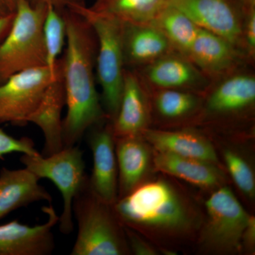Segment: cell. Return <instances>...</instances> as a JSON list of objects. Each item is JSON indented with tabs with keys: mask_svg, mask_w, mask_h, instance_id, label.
<instances>
[{
	"mask_svg": "<svg viewBox=\"0 0 255 255\" xmlns=\"http://www.w3.org/2000/svg\"><path fill=\"white\" fill-rule=\"evenodd\" d=\"M64 16L66 49L60 63L67 113L63 122V142L64 147H69L76 145L89 129L107 117L94 75L95 33L83 18L71 10Z\"/></svg>",
	"mask_w": 255,
	"mask_h": 255,
	"instance_id": "cell-1",
	"label": "cell"
},
{
	"mask_svg": "<svg viewBox=\"0 0 255 255\" xmlns=\"http://www.w3.org/2000/svg\"><path fill=\"white\" fill-rule=\"evenodd\" d=\"M113 206L124 227L160 237L190 236L201 224L195 206L165 179L142 182Z\"/></svg>",
	"mask_w": 255,
	"mask_h": 255,
	"instance_id": "cell-2",
	"label": "cell"
},
{
	"mask_svg": "<svg viewBox=\"0 0 255 255\" xmlns=\"http://www.w3.org/2000/svg\"><path fill=\"white\" fill-rule=\"evenodd\" d=\"M113 205L96 195L90 187L88 176L73 201V215L78 231L70 255L130 254L125 228Z\"/></svg>",
	"mask_w": 255,
	"mask_h": 255,
	"instance_id": "cell-3",
	"label": "cell"
},
{
	"mask_svg": "<svg viewBox=\"0 0 255 255\" xmlns=\"http://www.w3.org/2000/svg\"><path fill=\"white\" fill-rule=\"evenodd\" d=\"M91 26L98 43L97 72L102 88V105L107 119L118 114L124 87V23L117 18L94 11L78 1L68 5Z\"/></svg>",
	"mask_w": 255,
	"mask_h": 255,
	"instance_id": "cell-4",
	"label": "cell"
},
{
	"mask_svg": "<svg viewBox=\"0 0 255 255\" xmlns=\"http://www.w3.org/2000/svg\"><path fill=\"white\" fill-rule=\"evenodd\" d=\"M46 9L45 5L18 0L11 27L0 45V85L14 74L46 66Z\"/></svg>",
	"mask_w": 255,
	"mask_h": 255,
	"instance_id": "cell-5",
	"label": "cell"
},
{
	"mask_svg": "<svg viewBox=\"0 0 255 255\" xmlns=\"http://www.w3.org/2000/svg\"><path fill=\"white\" fill-rule=\"evenodd\" d=\"M206 222L201 243L209 253L236 254L243 251V236L251 215L241 205L233 191L223 185L213 190L205 203Z\"/></svg>",
	"mask_w": 255,
	"mask_h": 255,
	"instance_id": "cell-6",
	"label": "cell"
},
{
	"mask_svg": "<svg viewBox=\"0 0 255 255\" xmlns=\"http://www.w3.org/2000/svg\"><path fill=\"white\" fill-rule=\"evenodd\" d=\"M21 163L38 179H48L54 183L63 196V207L59 216V229L65 235L74 230V197L87 180L83 152L78 146L64 147L53 155L43 156L23 154Z\"/></svg>",
	"mask_w": 255,
	"mask_h": 255,
	"instance_id": "cell-7",
	"label": "cell"
},
{
	"mask_svg": "<svg viewBox=\"0 0 255 255\" xmlns=\"http://www.w3.org/2000/svg\"><path fill=\"white\" fill-rule=\"evenodd\" d=\"M53 78L46 66L11 75L0 85V123L23 127L36 110Z\"/></svg>",
	"mask_w": 255,
	"mask_h": 255,
	"instance_id": "cell-8",
	"label": "cell"
},
{
	"mask_svg": "<svg viewBox=\"0 0 255 255\" xmlns=\"http://www.w3.org/2000/svg\"><path fill=\"white\" fill-rule=\"evenodd\" d=\"M167 5L187 15L199 27L244 48L245 16L233 0H168Z\"/></svg>",
	"mask_w": 255,
	"mask_h": 255,
	"instance_id": "cell-9",
	"label": "cell"
},
{
	"mask_svg": "<svg viewBox=\"0 0 255 255\" xmlns=\"http://www.w3.org/2000/svg\"><path fill=\"white\" fill-rule=\"evenodd\" d=\"M101 123L87 130V144L93 157V169L89 181L92 190L109 204L118 200V164L115 136L112 124ZM86 132V133H87Z\"/></svg>",
	"mask_w": 255,
	"mask_h": 255,
	"instance_id": "cell-10",
	"label": "cell"
},
{
	"mask_svg": "<svg viewBox=\"0 0 255 255\" xmlns=\"http://www.w3.org/2000/svg\"><path fill=\"white\" fill-rule=\"evenodd\" d=\"M47 215L46 223L29 226L17 220L0 226V255H49L55 249L53 228L59 216L53 206L42 209Z\"/></svg>",
	"mask_w": 255,
	"mask_h": 255,
	"instance_id": "cell-11",
	"label": "cell"
},
{
	"mask_svg": "<svg viewBox=\"0 0 255 255\" xmlns=\"http://www.w3.org/2000/svg\"><path fill=\"white\" fill-rule=\"evenodd\" d=\"M150 121V102L143 83L136 74L125 70L120 107L112 122L114 136L142 135Z\"/></svg>",
	"mask_w": 255,
	"mask_h": 255,
	"instance_id": "cell-12",
	"label": "cell"
},
{
	"mask_svg": "<svg viewBox=\"0 0 255 255\" xmlns=\"http://www.w3.org/2000/svg\"><path fill=\"white\" fill-rule=\"evenodd\" d=\"M144 78L157 90L196 92L208 85V78L187 57L172 53L146 65Z\"/></svg>",
	"mask_w": 255,
	"mask_h": 255,
	"instance_id": "cell-13",
	"label": "cell"
},
{
	"mask_svg": "<svg viewBox=\"0 0 255 255\" xmlns=\"http://www.w3.org/2000/svg\"><path fill=\"white\" fill-rule=\"evenodd\" d=\"M255 103L254 75L247 73H230L209 94L205 110L213 117H231L253 110Z\"/></svg>",
	"mask_w": 255,
	"mask_h": 255,
	"instance_id": "cell-14",
	"label": "cell"
},
{
	"mask_svg": "<svg viewBox=\"0 0 255 255\" xmlns=\"http://www.w3.org/2000/svg\"><path fill=\"white\" fill-rule=\"evenodd\" d=\"M65 105V90L60 63L58 76L50 82L39 105L28 119V123L35 124L43 132L45 143L41 155L45 157L64 148L62 112Z\"/></svg>",
	"mask_w": 255,
	"mask_h": 255,
	"instance_id": "cell-15",
	"label": "cell"
},
{
	"mask_svg": "<svg viewBox=\"0 0 255 255\" xmlns=\"http://www.w3.org/2000/svg\"><path fill=\"white\" fill-rule=\"evenodd\" d=\"M115 143L119 199L144 182L152 165L153 154L142 135L115 137Z\"/></svg>",
	"mask_w": 255,
	"mask_h": 255,
	"instance_id": "cell-16",
	"label": "cell"
},
{
	"mask_svg": "<svg viewBox=\"0 0 255 255\" xmlns=\"http://www.w3.org/2000/svg\"><path fill=\"white\" fill-rule=\"evenodd\" d=\"M241 52L222 37L199 27L187 58L207 78H219L231 73Z\"/></svg>",
	"mask_w": 255,
	"mask_h": 255,
	"instance_id": "cell-17",
	"label": "cell"
},
{
	"mask_svg": "<svg viewBox=\"0 0 255 255\" xmlns=\"http://www.w3.org/2000/svg\"><path fill=\"white\" fill-rule=\"evenodd\" d=\"M152 165L157 172L177 177L202 189L214 190L224 185L226 181L224 172L219 164L168 152L155 151Z\"/></svg>",
	"mask_w": 255,
	"mask_h": 255,
	"instance_id": "cell-18",
	"label": "cell"
},
{
	"mask_svg": "<svg viewBox=\"0 0 255 255\" xmlns=\"http://www.w3.org/2000/svg\"><path fill=\"white\" fill-rule=\"evenodd\" d=\"M39 179L26 167L0 170V220L10 213L38 201L50 202L52 197Z\"/></svg>",
	"mask_w": 255,
	"mask_h": 255,
	"instance_id": "cell-19",
	"label": "cell"
},
{
	"mask_svg": "<svg viewBox=\"0 0 255 255\" xmlns=\"http://www.w3.org/2000/svg\"><path fill=\"white\" fill-rule=\"evenodd\" d=\"M142 137L155 151L220 164L213 144L197 132L191 130H155L148 128L142 133Z\"/></svg>",
	"mask_w": 255,
	"mask_h": 255,
	"instance_id": "cell-20",
	"label": "cell"
},
{
	"mask_svg": "<svg viewBox=\"0 0 255 255\" xmlns=\"http://www.w3.org/2000/svg\"><path fill=\"white\" fill-rule=\"evenodd\" d=\"M123 23L125 65H148L172 53L173 48L170 43L153 25Z\"/></svg>",
	"mask_w": 255,
	"mask_h": 255,
	"instance_id": "cell-21",
	"label": "cell"
},
{
	"mask_svg": "<svg viewBox=\"0 0 255 255\" xmlns=\"http://www.w3.org/2000/svg\"><path fill=\"white\" fill-rule=\"evenodd\" d=\"M150 24L158 28L173 49L187 57L195 41L199 27L187 15L173 6L166 5Z\"/></svg>",
	"mask_w": 255,
	"mask_h": 255,
	"instance_id": "cell-22",
	"label": "cell"
},
{
	"mask_svg": "<svg viewBox=\"0 0 255 255\" xmlns=\"http://www.w3.org/2000/svg\"><path fill=\"white\" fill-rule=\"evenodd\" d=\"M168 0H97L92 9L122 22L150 23Z\"/></svg>",
	"mask_w": 255,
	"mask_h": 255,
	"instance_id": "cell-23",
	"label": "cell"
},
{
	"mask_svg": "<svg viewBox=\"0 0 255 255\" xmlns=\"http://www.w3.org/2000/svg\"><path fill=\"white\" fill-rule=\"evenodd\" d=\"M153 100L156 114L169 122L183 120L195 114L201 106L196 92L182 90H157Z\"/></svg>",
	"mask_w": 255,
	"mask_h": 255,
	"instance_id": "cell-24",
	"label": "cell"
},
{
	"mask_svg": "<svg viewBox=\"0 0 255 255\" xmlns=\"http://www.w3.org/2000/svg\"><path fill=\"white\" fill-rule=\"evenodd\" d=\"M67 28L64 14L58 9L48 5L43 23V41L46 50V67L53 79L60 70L59 58L66 43Z\"/></svg>",
	"mask_w": 255,
	"mask_h": 255,
	"instance_id": "cell-25",
	"label": "cell"
},
{
	"mask_svg": "<svg viewBox=\"0 0 255 255\" xmlns=\"http://www.w3.org/2000/svg\"><path fill=\"white\" fill-rule=\"evenodd\" d=\"M223 157L226 168L238 189L248 199H254L255 176L251 162L241 152L231 148L223 150Z\"/></svg>",
	"mask_w": 255,
	"mask_h": 255,
	"instance_id": "cell-26",
	"label": "cell"
},
{
	"mask_svg": "<svg viewBox=\"0 0 255 255\" xmlns=\"http://www.w3.org/2000/svg\"><path fill=\"white\" fill-rule=\"evenodd\" d=\"M12 152H21L26 155L39 154L35 149L31 139L26 137L15 138L0 128V159H3V156L6 154Z\"/></svg>",
	"mask_w": 255,
	"mask_h": 255,
	"instance_id": "cell-27",
	"label": "cell"
},
{
	"mask_svg": "<svg viewBox=\"0 0 255 255\" xmlns=\"http://www.w3.org/2000/svg\"><path fill=\"white\" fill-rule=\"evenodd\" d=\"M244 48L253 57L255 53V6L248 8L243 31Z\"/></svg>",
	"mask_w": 255,
	"mask_h": 255,
	"instance_id": "cell-28",
	"label": "cell"
},
{
	"mask_svg": "<svg viewBox=\"0 0 255 255\" xmlns=\"http://www.w3.org/2000/svg\"><path fill=\"white\" fill-rule=\"evenodd\" d=\"M125 228L126 236L128 245L130 253L137 255H155L158 254L155 248L151 246L150 244L143 241L142 238L134 233L132 229Z\"/></svg>",
	"mask_w": 255,
	"mask_h": 255,
	"instance_id": "cell-29",
	"label": "cell"
},
{
	"mask_svg": "<svg viewBox=\"0 0 255 255\" xmlns=\"http://www.w3.org/2000/svg\"><path fill=\"white\" fill-rule=\"evenodd\" d=\"M243 250L254 253L255 248V219L251 216L243 236Z\"/></svg>",
	"mask_w": 255,
	"mask_h": 255,
	"instance_id": "cell-30",
	"label": "cell"
},
{
	"mask_svg": "<svg viewBox=\"0 0 255 255\" xmlns=\"http://www.w3.org/2000/svg\"><path fill=\"white\" fill-rule=\"evenodd\" d=\"M14 15V13H10L4 16H0V45L11 27Z\"/></svg>",
	"mask_w": 255,
	"mask_h": 255,
	"instance_id": "cell-31",
	"label": "cell"
},
{
	"mask_svg": "<svg viewBox=\"0 0 255 255\" xmlns=\"http://www.w3.org/2000/svg\"><path fill=\"white\" fill-rule=\"evenodd\" d=\"M29 1L33 4H41L45 6L51 5L58 9L63 6H68L70 3L75 1V0H29Z\"/></svg>",
	"mask_w": 255,
	"mask_h": 255,
	"instance_id": "cell-32",
	"label": "cell"
},
{
	"mask_svg": "<svg viewBox=\"0 0 255 255\" xmlns=\"http://www.w3.org/2000/svg\"><path fill=\"white\" fill-rule=\"evenodd\" d=\"M10 12L14 13L18 0H3Z\"/></svg>",
	"mask_w": 255,
	"mask_h": 255,
	"instance_id": "cell-33",
	"label": "cell"
},
{
	"mask_svg": "<svg viewBox=\"0 0 255 255\" xmlns=\"http://www.w3.org/2000/svg\"><path fill=\"white\" fill-rule=\"evenodd\" d=\"M9 10L6 7V4H4L3 0H0V16H4V15L10 14Z\"/></svg>",
	"mask_w": 255,
	"mask_h": 255,
	"instance_id": "cell-34",
	"label": "cell"
},
{
	"mask_svg": "<svg viewBox=\"0 0 255 255\" xmlns=\"http://www.w3.org/2000/svg\"><path fill=\"white\" fill-rule=\"evenodd\" d=\"M247 8L255 6V0H243Z\"/></svg>",
	"mask_w": 255,
	"mask_h": 255,
	"instance_id": "cell-35",
	"label": "cell"
}]
</instances>
